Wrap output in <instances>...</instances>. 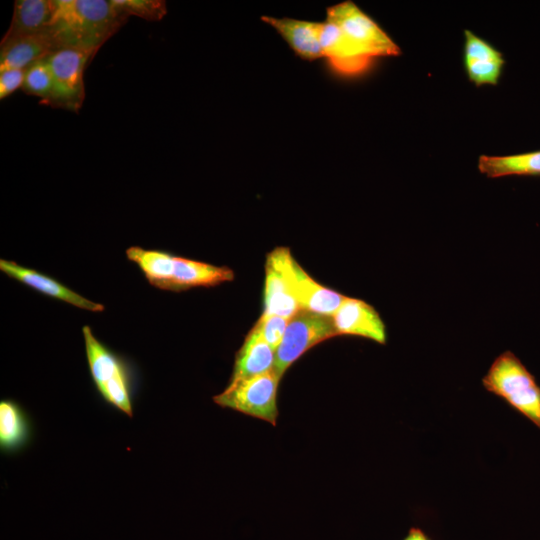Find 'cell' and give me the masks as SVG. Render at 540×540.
I'll list each match as a JSON object with an SVG mask.
<instances>
[{"label": "cell", "mask_w": 540, "mask_h": 540, "mask_svg": "<svg viewBox=\"0 0 540 540\" xmlns=\"http://www.w3.org/2000/svg\"><path fill=\"white\" fill-rule=\"evenodd\" d=\"M128 17L106 0H54L47 27L57 47L96 52Z\"/></svg>", "instance_id": "1"}, {"label": "cell", "mask_w": 540, "mask_h": 540, "mask_svg": "<svg viewBox=\"0 0 540 540\" xmlns=\"http://www.w3.org/2000/svg\"><path fill=\"white\" fill-rule=\"evenodd\" d=\"M126 256L140 268L150 285L162 290L180 292L234 279L228 267L178 257L166 251L131 246Z\"/></svg>", "instance_id": "2"}, {"label": "cell", "mask_w": 540, "mask_h": 540, "mask_svg": "<svg viewBox=\"0 0 540 540\" xmlns=\"http://www.w3.org/2000/svg\"><path fill=\"white\" fill-rule=\"evenodd\" d=\"M82 332L90 375L98 393L108 405L132 417L136 379L131 364L100 342L88 325Z\"/></svg>", "instance_id": "3"}, {"label": "cell", "mask_w": 540, "mask_h": 540, "mask_svg": "<svg viewBox=\"0 0 540 540\" xmlns=\"http://www.w3.org/2000/svg\"><path fill=\"white\" fill-rule=\"evenodd\" d=\"M482 384L540 429V386L513 352L505 351L493 361Z\"/></svg>", "instance_id": "4"}, {"label": "cell", "mask_w": 540, "mask_h": 540, "mask_svg": "<svg viewBox=\"0 0 540 540\" xmlns=\"http://www.w3.org/2000/svg\"><path fill=\"white\" fill-rule=\"evenodd\" d=\"M280 377L274 370L254 377L229 382L213 401L246 415L276 424L278 417L277 391Z\"/></svg>", "instance_id": "5"}, {"label": "cell", "mask_w": 540, "mask_h": 540, "mask_svg": "<svg viewBox=\"0 0 540 540\" xmlns=\"http://www.w3.org/2000/svg\"><path fill=\"white\" fill-rule=\"evenodd\" d=\"M326 20L335 23L344 34L374 60L397 56V43L354 2L344 1L327 8Z\"/></svg>", "instance_id": "6"}, {"label": "cell", "mask_w": 540, "mask_h": 540, "mask_svg": "<svg viewBox=\"0 0 540 540\" xmlns=\"http://www.w3.org/2000/svg\"><path fill=\"white\" fill-rule=\"evenodd\" d=\"M95 54L72 47H60L46 60L53 76V94L46 105L77 112L85 98L84 71Z\"/></svg>", "instance_id": "7"}, {"label": "cell", "mask_w": 540, "mask_h": 540, "mask_svg": "<svg viewBox=\"0 0 540 540\" xmlns=\"http://www.w3.org/2000/svg\"><path fill=\"white\" fill-rule=\"evenodd\" d=\"M337 335L331 316L300 310L290 318L276 350L274 371L281 378L306 351Z\"/></svg>", "instance_id": "8"}, {"label": "cell", "mask_w": 540, "mask_h": 540, "mask_svg": "<svg viewBox=\"0 0 540 540\" xmlns=\"http://www.w3.org/2000/svg\"><path fill=\"white\" fill-rule=\"evenodd\" d=\"M292 260L287 247H277L267 254L262 314L290 319L301 310L291 277Z\"/></svg>", "instance_id": "9"}, {"label": "cell", "mask_w": 540, "mask_h": 540, "mask_svg": "<svg viewBox=\"0 0 540 540\" xmlns=\"http://www.w3.org/2000/svg\"><path fill=\"white\" fill-rule=\"evenodd\" d=\"M320 42L323 57L337 73L356 76L368 70L373 58L352 42L333 22H322Z\"/></svg>", "instance_id": "10"}, {"label": "cell", "mask_w": 540, "mask_h": 540, "mask_svg": "<svg viewBox=\"0 0 540 540\" xmlns=\"http://www.w3.org/2000/svg\"><path fill=\"white\" fill-rule=\"evenodd\" d=\"M338 335L359 336L386 343L385 324L376 309L364 300L346 297L331 316Z\"/></svg>", "instance_id": "11"}, {"label": "cell", "mask_w": 540, "mask_h": 540, "mask_svg": "<svg viewBox=\"0 0 540 540\" xmlns=\"http://www.w3.org/2000/svg\"><path fill=\"white\" fill-rule=\"evenodd\" d=\"M463 63L476 86L496 85L505 64L502 53L470 30L464 31Z\"/></svg>", "instance_id": "12"}, {"label": "cell", "mask_w": 540, "mask_h": 540, "mask_svg": "<svg viewBox=\"0 0 540 540\" xmlns=\"http://www.w3.org/2000/svg\"><path fill=\"white\" fill-rule=\"evenodd\" d=\"M0 270L26 286L46 296L56 298L80 309L101 312L104 305L91 301L54 278L34 269L24 267L14 261L0 260Z\"/></svg>", "instance_id": "13"}, {"label": "cell", "mask_w": 540, "mask_h": 540, "mask_svg": "<svg viewBox=\"0 0 540 540\" xmlns=\"http://www.w3.org/2000/svg\"><path fill=\"white\" fill-rule=\"evenodd\" d=\"M261 20L273 27L301 59L314 61L323 58L320 42L322 22L272 16H262Z\"/></svg>", "instance_id": "14"}, {"label": "cell", "mask_w": 540, "mask_h": 540, "mask_svg": "<svg viewBox=\"0 0 540 540\" xmlns=\"http://www.w3.org/2000/svg\"><path fill=\"white\" fill-rule=\"evenodd\" d=\"M291 277L301 310L332 316L346 298L315 281L294 258L291 263Z\"/></svg>", "instance_id": "15"}, {"label": "cell", "mask_w": 540, "mask_h": 540, "mask_svg": "<svg viewBox=\"0 0 540 540\" xmlns=\"http://www.w3.org/2000/svg\"><path fill=\"white\" fill-rule=\"evenodd\" d=\"M0 44V71L26 70L30 65L46 58L58 48L47 29Z\"/></svg>", "instance_id": "16"}, {"label": "cell", "mask_w": 540, "mask_h": 540, "mask_svg": "<svg viewBox=\"0 0 540 540\" xmlns=\"http://www.w3.org/2000/svg\"><path fill=\"white\" fill-rule=\"evenodd\" d=\"M276 351L263 339L254 325L236 353L230 382L254 377L274 370Z\"/></svg>", "instance_id": "17"}, {"label": "cell", "mask_w": 540, "mask_h": 540, "mask_svg": "<svg viewBox=\"0 0 540 540\" xmlns=\"http://www.w3.org/2000/svg\"><path fill=\"white\" fill-rule=\"evenodd\" d=\"M53 12L54 0H16L10 25L1 43L43 32Z\"/></svg>", "instance_id": "18"}, {"label": "cell", "mask_w": 540, "mask_h": 540, "mask_svg": "<svg viewBox=\"0 0 540 540\" xmlns=\"http://www.w3.org/2000/svg\"><path fill=\"white\" fill-rule=\"evenodd\" d=\"M31 422L24 409L15 401L0 402V448L6 454L16 453L31 439Z\"/></svg>", "instance_id": "19"}, {"label": "cell", "mask_w": 540, "mask_h": 540, "mask_svg": "<svg viewBox=\"0 0 540 540\" xmlns=\"http://www.w3.org/2000/svg\"><path fill=\"white\" fill-rule=\"evenodd\" d=\"M478 169L489 178L540 175V151L505 156L481 155Z\"/></svg>", "instance_id": "20"}, {"label": "cell", "mask_w": 540, "mask_h": 540, "mask_svg": "<svg viewBox=\"0 0 540 540\" xmlns=\"http://www.w3.org/2000/svg\"><path fill=\"white\" fill-rule=\"evenodd\" d=\"M53 76L46 58L30 65L25 70L22 89L25 93L41 98L47 104L53 94Z\"/></svg>", "instance_id": "21"}, {"label": "cell", "mask_w": 540, "mask_h": 540, "mask_svg": "<svg viewBox=\"0 0 540 540\" xmlns=\"http://www.w3.org/2000/svg\"><path fill=\"white\" fill-rule=\"evenodd\" d=\"M127 17L134 15L149 21L161 20L166 12V2L161 0H111Z\"/></svg>", "instance_id": "22"}, {"label": "cell", "mask_w": 540, "mask_h": 540, "mask_svg": "<svg viewBox=\"0 0 540 540\" xmlns=\"http://www.w3.org/2000/svg\"><path fill=\"white\" fill-rule=\"evenodd\" d=\"M289 320V318L279 315L262 314L255 326L263 339L276 351L283 339Z\"/></svg>", "instance_id": "23"}, {"label": "cell", "mask_w": 540, "mask_h": 540, "mask_svg": "<svg viewBox=\"0 0 540 540\" xmlns=\"http://www.w3.org/2000/svg\"><path fill=\"white\" fill-rule=\"evenodd\" d=\"M25 70L6 69L0 71V99H4L23 86Z\"/></svg>", "instance_id": "24"}, {"label": "cell", "mask_w": 540, "mask_h": 540, "mask_svg": "<svg viewBox=\"0 0 540 540\" xmlns=\"http://www.w3.org/2000/svg\"><path fill=\"white\" fill-rule=\"evenodd\" d=\"M404 540H431L424 531L419 528L413 527L409 530Z\"/></svg>", "instance_id": "25"}]
</instances>
